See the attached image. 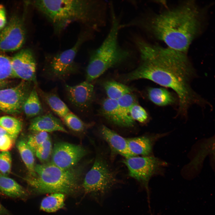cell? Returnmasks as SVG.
<instances>
[{
	"mask_svg": "<svg viewBox=\"0 0 215 215\" xmlns=\"http://www.w3.org/2000/svg\"><path fill=\"white\" fill-rule=\"evenodd\" d=\"M135 46L140 63L125 76L127 81L145 79L172 89L179 100V112L186 115L189 108L202 101L191 88L193 71L184 53L151 44L143 39Z\"/></svg>",
	"mask_w": 215,
	"mask_h": 215,
	"instance_id": "1",
	"label": "cell"
},
{
	"mask_svg": "<svg viewBox=\"0 0 215 215\" xmlns=\"http://www.w3.org/2000/svg\"><path fill=\"white\" fill-rule=\"evenodd\" d=\"M199 25V11L191 3L158 15L140 14L124 24L126 28L136 27L149 32L164 42L169 48L184 53Z\"/></svg>",
	"mask_w": 215,
	"mask_h": 215,
	"instance_id": "2",
	"label": "cell"
},
{
	"mask_svg": "<svg viewBox=\"0 0 215 215\" xmlns=\"http://www.w3.org/2000/svg\"><path fill=\"white\" fill-rule=\"evenodd\" d=\"M34 3L57 32L72 22H83L96 30L105 26L106 23L108 5L104 1L41 0Z\"/></svg>",
	"mask_w": 215,
	"mask_h": 215,
	"instance_id": "3",
	"label": "cell"
},
{
	"mask_svg": "<svg viewBox=\"0 0 215 215\" xmlns=\"http://www.w3.org/2000/svg\"><path fill=\"white\" fill-rule=\"evenodd\" d=\"M110 5V29L101 44L90 55L86 71V81L89 82H91L107 70L125 61L132 55L130 50L123 47L119 42L121 24L112 4Z\"/></svg>",
	"mask_w": 215,
	"mask_h": 215,
	"instance_id": "4",
	"label": "cell"
},
{
	"mask_svg": "<svg viewBox=\"0 0 215 215\" xmlns=\"http://www.w3.org/2000/svg\"><path fill=\"white\" fill-rule=\"evenodd\" d=\"M34 171L25 179L32 192L70 194L79 188L80 172L73 168L64 169L46 163L35 165Z\"/></svg>",
	"mask_w": 215,
	"mask_h": 215,
	"instance_id": "5",
	"label": "cell"
},
{
	"mask_svg": "<svg viewBox=\"0 0 215 215\" xmlns=\"http://www.w3.org/2000/svg\"><path fill=\"white\" fill-rule=\"evenodd\" d=\"M116 174L105 159L97 156L85 177L83 186L86 193L103 198L119 183Z\"/></svg>",
	"mask_w": 215,
	"mask_h": 215,
	"instance_id": "6",
	"label": "cell"
},
{
	"mask_svg": "<svg viewBox=\"0 0 215 215\" xmlns=\"http://www.w3.org/2000/svg\"><path fill=\"white\" fill-rule=\"evenodd\" d=\"M89 33L82 34L71 48L53 55L47 63V76L54 80H64L76 72L78 67L75 60L76 54Z\"/></svg>",
	"mask_w": 215,
	"mask_h": 215,
	"instance_id": "7",
	"label": "cell"
},
{
	"mask_svg": "<svg viewBox=\"0 0 215 215\" xmlns=\"http://www.w3.org/2000/svg\"><path fill=\"white\" fill-rule=\"evenodd\" d=\"M123 162L127 167L129 176L135 179L145 188L149 196L148 183L165 163L151 156H134L125 158Z\"/></svg>",
	"mask_w": 215,
	"mask_h": 215,
	"instance_id": "8",
	"label": "cell"
},
{
	"mask_svg": "<svg viewBox=\"0 0 215 215\" xmlns=\"http://www.w3.org/2000/svg\"><path fill=\"white\" fill-rule=\"evenodd\" d=\"M81 146L64 142L56 143L52 149L51 163L61 168H73L86 154Z\"/></svg>",
	"mask_w": 215,
	"mask_h": 215,
	"instance_id": "9",
	"label": "cell"
},
{
	"mask_svg": "<svg viewBox=\"0 0 215 215\" xmlns=\"http://www.w3.org/2000/svg\"><path fill=\"white\" fill-rule=\"evenodd\" d=\"M31 91L24 81L13 87L0 89V110L9 114L20 112Z\"/></svg>",
	"mask_w": 215,
	"mask_h": 215,
	"instance_id": "10",
	"label": "cell"
},
{
	"mask_svg": "<svg viewBox=\"0 0 215 215\" xmlns=\"http://www.w3.org/2000/svg\"><path fill=\"white\" fill-rule=\"evenodd\" d=\"M25 39L24 24L19 17H12L0 32V51H13L19 49Z\"/></svg>",
	"mask_w": 215,
	"mask_h": 215,
	"instance_id": "11",
	"label": "cell"
},
{
	"mask_svg": "<svg viewBox=\"0 0 215 215\" xmlns=\"http://www.w3.org/2000/svg\"><path fill=\"white\" fill-rule=\"evenodd\" d=\"M10 63L14 77L36 82V64L30 50L26 49L20 51L10 58Z\"/></svg>",
	"mask_w": 215,
	"mask_h": 215,
	"instance_id": "12",
	"label": "cell"
},
{
	"mask_svg": "<svg viewBox=\"0 0 215 215\" xmlns=\"http://www.w3.org/2000/svg\"><path fill=\"white\" fill-rule=\"evenodd\" d=\"M65 89L67 99L74 107L81 111L88 109L94 97V86L86 81L76 85L65 84Z\"/></svg>",
	"mask_w": 215,
	"mask_h": 215,
	"instance_id": "13",
	"label": "cell"
},
{
	"mask_svg": "<svg viewBox=\"0 0 215 215\" xmlns=\"http://www.w3.org/2000/svg\"><path fill=\"white\" fill-rule=\"evenodd\" d=\"M100 113L108 121L119 126L130 127L134 124V121L122 111L116 100L105 99L102 104Z\"/></svg>",
	"mask_w": 215,
	"mask_h": 215,
	"instance_id": "14",
	"label": "cell"
},
{
	"mask_svg": "<svg viewBox=\"0 0 215 215\" xmlns=\"http://www.w3.org/2000/svg\"><path fill=\"white\" fill-rule=\"evenodd\" d=\"M29 129L34 132L58 131L67 133L61 121L50 113L34 117L31 121Z\"/></svg>",
	"mask_w": 215,
	"mask_h": 215,
	"instance_id": "15",
	"label": "cell"
},
{
	"mask_svg": "<svg viewBox=\"0 0 215 215\" xmlns=\"http://www.w3.org/2000/svg\"><path fill=\"white\" fill-rule=\"evenodd\" d=\"M101 133L103 138L115 153L125 158L134 156L129 150L127 139L104 125L101 128Z\"/></svg>",
	"mask_w": 215,
	"mask_h": 215,
	"instance_id": "16",
	"label": "cell"
},
{
	"mask_svg": "<svg viewBox=\"0 0 215 215\" xmlns=\"http://www.w3.org/2000/svg\"><path fill=\"white\" fill-rule=\"evenodd\" d=\"M0 191L14 198L25 200L29 196L28 191L12 179L0 173Z\"/></svg>",
	"mask_w": 215,
	"mask_h": 215,
	"instance_id": "17",
	"label": "cell"
},
{
	"mask_svg": "<svg viewBox=\"0 0 215 215\" xmlns=\"http://www.w3.org/2000/svg\"><path fill=\"white\" fill-rule=\"evenodd\" d=\"M41 95L44 100L52 111L63 119L70 112L66 105L55 91H42Z\"/></svg>",
	"mask_w": 215,
	"mask_h": 215,
	"instance_id": "18",
	"label": "cell"
},
{
	"mask_svg": "<svg viewBox=\"0 0 215 215\" xmlns=\"http://www.w3.org/2000/svg\"><path fill=\"white\" fill-rule=\"evenodd\" d=\"M129 151L133 156H148L152 150V142L148 137L139 136L127 139Z\"/></svg>",
	"mask_w": 215,
	"mask_h": 215,
	"instance_id": "19",
	"label": "cell"
},
{
	"mask_svg": "<svg viewBox=\"0 0 215 215\" xmlns=\"http://www.w3.org/2000/svg\"><path fill=\"white\" fill-rule=\"evenodd\" d=\"M22 110L29 118L35 117L42 113L43 109L35 87L31 90L25 100Z\"/></svg>",
	"mask_w": 215,
	"mask_h": 215,
	"instance_id": "20",
	"label": "cell"
},
{
	"mask_svg": "<svg viewBox=\"0 0 215 215\" xmlns=\"http://www.w3.org/2000/svg\"><path fill=\"white\" fill-rule=\"evenodd\" d=\"M17 147L21 158L29 173L28 176L35 174V153L27 143V141L21 139L17 144Z\"/></svg>",
	"mask_w": 215,
	"mask_h": 215,
	"instance_id": "21",
	"label": "cell"
},
{
	"mask_svg": "<svg viewBox=\"0 0 215 215\" xmlns=\"http://www.w3.org/2000/svg\"><path fill=\"white\" fill-rule=\"evenodd\" d=\"M148 94L150 100L158 106L169 105L175 101L172 94L164 88L150 87L148 90Z\"/></svg>",
	"mask_w": 215,
	"mask_h": 215,
	"instance_id": "22",
	"label": "cell"
},
{
	"mask_svg": "<svg viewBox=\"0 0 215 215\" xmlns=\"http://www.w3.org/2000/svg\"><path fill=\"white\" fill-rule=\"evenodd\" d=\"M64 195L63 193H53L42 199L40 209L47 212H55L64 206Z\"/></svg>",
	"mask_w": 215,
	"mask_h": 215,
	"instance_id": "23",
	"label": "cell"
},
{
	"mask_svg": "<svg viewBox=\"0 0 215 215\" xmlns=\"http://www.w3.org/2000/svg\"><path fill=\"white\" fill-rule=\"evenodd\" d=\"M104 87L108 98L113 100H117L132 91L129 87L115 81L106 82L104 83Z\"/></svg>",
	"mask_w": 215,
	"mask_h": 215,
	"instance_id": "24",
	"label": "cell"
},
{
	"mask_svg": "<svg viewBox=\"0 0 215 215\" xmlns=\"http://www.w3.org/2000/svg\"><path fill=\"white\" fill-rule=\"evenodd\" d=\"M0 126L16 138L22 130V124L15 117L5 116L0 117Z\"/></svg>",
	"mask_w": 215,
	"mask_h": 215,
	"instance_id": "25",
	"label": "cell"
},
{
	"mask_svg": "<svg viewBox=\"0 0 215 215\" xmlns=\"http://www.w3.org/2000/svg\"><path fill=\"white\" fill-rule=\"evenodd\" d=\"M50 137L44 142L38 148L35 153L38 159L43 163H46L51 155L52 151Z\"/></svg>",
	"mask_w": 215,
	"mask_h": 215,
	"instance_id": "26",
	"label": "cell"
},
{
	"mask_svg": "<svg viewBox=\"0 0 215 215\" xmlns=\"http://www.w3.org/2000/svg\"><path fill=\"white\" fill-rule=\"evenodd\" d=\"M62 119L66 125L73 131H82L85 128V125L84 122L77 116L71 112Z\"/></svg>",
	"mask_w": 215,
	"mask_h": 215,
	"instance_id": "27",
	"label": "cell"
},
{
	"mask_svg": "<svg viewBox=\"0 0 215 215\" xmlns=\"http://www.w3.org/2000/svg\"><path fill=\"white\" fill-rule=\"evenodd\" d=\"M14 77L10 63V58L0 54V80H6Z\"/></svg>",
	"mask_w": 215,
	"mask_h": 215,
	"instance_id": "28",
	"label": "cell"
},
{
	"mask_svg": "<svg viewBox=\"0 0 215 215\" xmlns=\"http://www.w3.org/2000/svg\"><path fill=\"white\" fill-rule=\"evenodd\" d=\"M30 135L27 141V143L34 152L45 140L50 137L48 133L44 132H36Z\"/></svg>",
	"mask_w": 215,
	"mask_h": 215,
	"instance_id": "29",
	"label": "cell"
},
{
	"mask_svg": "<svg viewBox=\"0 0 215 215\" xmlns=\"http://www.w3.org/2000/svg\"><path fill=\"white\" fill-rule=\"evenodd\" d=\"M119 106L126 115L130 116L129 110L131 107L136 103L135 96L131 93L126 94L116 100Z\"/></svg>",
	"mask_w": 215,
	"mask_h": 215,
	"instance_id": "30",
	"label": "cell"
},
{
	"mask_svg": "<svg viewBox=\"0 0 215 215\" xmlns=\"http://www.w3.org/2000/svg\"><path fill=\"white\" fill-rule=\"evenodd\" d=\"M12 165V158L8 151H0V173L7 176L10 173Z\"/></svg>",
	"mask_w": 215,
	"mask_h": 215,
	"instance_id": "31",
	"label": "cell"
},
{
	"mask_svg": "<svg viewBox=\"0 0 215 215\" xmlns=\"http://www.w3.org/2000/svg\"><path fill=\"white\" fill-rule=\"evenodd\" d=\"M129 114L134 121L136 120L141 123L145 122L148 118V114L145 110L137 103L130 108Z\"/></svg>",
	"mask_w": 215,
	"mask_h": 215,
	"instance_id": "32",
	"label": "cell"
},
{
	"mask_svg": "<svg viewBox=\"0 0 215 215\" xmlns=\"http://www.w3.org/2000/svg\"><path fill=\"white\" fill-rule=\"evenodd\" d=\"M16 138L8 133L0 136V151H8L13 147Z\"/></svg>",
	"mask_w": 215,
	"mask_h": 215,
	"instance_id": "33",
	"label": "cell"
},
{
	"mask_svg": "<svg viewBox=\"0 0 215 215\" xmlns=\"http://www.w3.org/2000/svg\"><path fill=\"white\" fill-rule=\"evenodd\" d=\"M6 23V12L4 7L0 4V30L3 29Z\"/></svg>",
	"mask_w": 215,
	"mask_h": 215,
	"instance_id": "34",
	"label": "cell"
},
{
	"mask_svg": "<svg viewBox=\"0 0 215 215\" xmlns=\"http://www.w3.org/2000/svg\"><path fill=\"white\" fill-rule=\"evenodd\" d=\"M0 215H12L10 211L0 203Z\"/></svg>",
	"mask_w": 215,
	"mask_h": 215,
	"instance_id": "35",
	"label": "cell"
},
{
	"mask_svg": "<svg viewBox=\"0 0 215 215\" xmlns=\"http://www.w3.org/2000/svg\"><path fill=\"white\" fill-rule=\"evenodd\" d=\"M8 84V82L7 80H0V90L5 88Z\"/></svg>",
	"mask_w": 215,
	"mask_h": 215,
	"instance_id": "36",
	"label": "cell"
}]
</instances>
